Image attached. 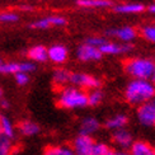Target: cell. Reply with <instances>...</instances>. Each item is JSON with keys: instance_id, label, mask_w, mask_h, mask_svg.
I'll return each instance as SVG.
<instances>
[{"instance_id": "6da1fadb", "label": "cell", "mask_w": 155, "mask_h": 155, "mask_svg": "<svg viewBox=\"0 0 155 155\" xmlns=\"http://www.w3.org/2000/svg\"><path fill=\"white\" fill-rule=\"evenodd\" d=\"M124 97L128 104L139 107L155 97V83L151 80L132 79L127 83Z\"/></svg>"}, {"instance_id": "7a4b0ae2", "label": "cell", "mask_w": 155, "mask_h": 155, "mask_svg": "<svg viewBox=\"0 0 155 155\" xmlns=\"http://www.w3.org/2000/svg\"><path fill=\"white\" fill-rule=\"evenodd\" d=\"M57 106L68 111L83 109L88 107V92L74 85H68L57 90Z\"/></svg>"}, {"instance_id": "3957f363", "label": "cell", "mask_w": 155, "mask_h": 155, "mask_svg": "<svg viewBox=\"0 0 155 155\" xmlns=\"http://www.w3.org/2000/svg\"><path fill=\"white\" fill-rule=\"evenodd\" d=\"M124 69L132 79L151 80L155 83V61L149 57H131L124 62Z\"/></svg>"}, {"instance_id": "277c9868", "label": "cell", "mask_w": 155, "mask_h": 155, "mask_svg": "<svg viewBox=\"0 0 155 155\" xmlns=\"http://www.w3.org/2000/svg\"><path fill=\"white\" fill-rule=\"evenodd\" d=\"M70 85L78 87L85 92L93 89H99L102 85V81L99 78H97L92 74L88 73H81V71H71V76H70Z\"/></svg>"}, {"instance_id": "5b68a950", "label": "cell", "mask_w": 155, "mask_h": 155, "mask_svg": "<svg viewBox=\"0 0 155 155\" xmlns=\"http://www.w3.org/2000/svg\"><path fill=\"white\" fill-rule=\"evenodd\" d=\"M136 120L144 127H155V97L137 107Z\"/></svg>"}, {"instance_id": "8992f818", "label": "cell", "mask_w": 155, "mask_h": 155, "mask_svg": "<svg viewBox=\"0 0 155 155\" xmlns=\"http://www.w3.org/2000/svg\"><path fill=\"white\" fill-rule=\"evenodd\" d=\"M36 70L35 62L32 61H9L0 64V74L2 75H15L17 73L31 74Z\"/></svg>"}, {"instance_id": "52a82bcc", "label": "cell", "mask_w": 155, "mask_h": 155, "mask_svg": "<svg viewBox=\"0 0 155 155\" xmlns=\"http://www.w3.org/2000/svg\"><path fill=\"white\" fill-rule=\"evenodd\" d=\"M95 140L93 136L79 134L75 139L71 141V149L75 155H93V146Z\"/></svg>"}, {"instance_id": "ba28073f", "label": "cell", "mask_w": 155, "mask_h": 155, "mask_svg": "<svg viewBox=\"0 0 155 155\" xmlns=\"http://www.w3.org/2000/svg\"><path fill=\"white\" fill-rule=\"evenodd\" d=\"M106 35L108 37L116 38V40H118L122 43H131L132 41L136 40V37L139 36V32L136 28L131 27V25H124V27L107 29Z\"/></svg>"}, {"instance_id": "9c48e42d", "label": "cell", "mask_w": 155, "mask_h": 155, "mask_svg": "<svg viewBox=\"0 0 155 155\" xmlns=\"http://www.w3.org/2000/svg\"><path fill=\"white\" fill-rule=\"evenodd\" d=\"M76 57L81 62H90V61H98L103 57V54L99 48L90 46L88 43H81L76 50Z\"/></svg>"}, {"instance_id": "30bf717a", "label": "cell", "mask_w": 155, "mask_h": 155, "mask_svg": "<svg viewBox=\"0 0 155 155\" xmlns=\"http://www.w3.org/2000/svg\"><path fill=\"white\" fill-rule=\"evenodd\" d=\"M66 23H68V21L65 17L50 15V17H45V18L37 19V21L32 22L29 24V27L33 29H48L51 27H64V25H66Z\"/></svg>"}, {"instance_id": "8fae6325", "label": "cell", "mask_w": 155, "mask_h": 155, "mask_svg": "<svg viewBox=\"0 0 155 155\" xmlns=\"http://www.w3.org/2000/svg\"><path fill=\"white\" fill-rule=\"evenodd\" d=\"M134 46L131 43H122V42H113V41H106L104 45L99 47V51L103 55H125L131 52Z\"/></svg>"}, {"instance_id": "7c38bea8", "label": "cell", "mask_w": 155, "mask_h": 155, "mask_svg": "<svg viewBox=\"0 0 155 155\" xmlns=\"http://www.w3.org/2000/svg\"><path fill=\"white\" fill-rule=\"evenodd\" d=\"M112 144L117 147L118 150H127L130 149L132 143H134V136L132 134L127 130V128H122L112 132Z\"/></svg>"}, {"instance_id": "4fadbf2b", "label": "cell", "mask_w": 155, "mask_h": 155, "mask_svg": "<svg viewBox=\"0 0 155 155\" xmlns=\"http://www.w3.org/2000/svg\"><path fill=\"white\" fill-rule=\"evenodd\" d=\"M47 59L56 64V65H62L65 64L69 59V51L66 48V46L64 45H52L51 47L47 48Z\"/></svg>"}, {"instance_id": "5bb4252c", "label": "cell", "mask_w": 155, "mask_h": 155, "mask_svg": "<svg viewBox=\"0 0 155 155\" xmlns=\"http://www.w3.org/2000/svg\"><path fill=\"white\" fill-rule=\"evenodd\" d=\"M101 128H102L101 121L97 117H93V116H87V117L81 118L79 122V134L81 135L94 136Z\"/></svg>"}, {"instance_id": "9a60e30c", "label": "cell", "mask_w": 155, "mask_h": 155, "mask_svg": "<svg viewBox=\"0 0 155 155\" xmlns=\"http://www.w3.org/2000/svg\"><path fill=\"white\" fill-rule=\"evenodd\" d=\"M15 126H17V134H19L23 137H33L41 132L40 125L32 120H23L18 122V125Z\"/></svg>"}, {"instance_id": "2e32d148", "label": "cell", "mask_w": 155, "mask_h": 155, "mask_svg": "<svg viewBox=\"0 0 155 155\" xmlns=\"http://www.w3.org/2000/svg\"><path fill=\"white\" fill-rule=\"evenodd\" d=\"M128 116L126 113H114L112 116L104 121V126L107 130L109 131H117V130H122V128H126L128 125Z\"/></svg>"}, {"instance_id": "e0dca14e", "label": "cell", "mask_w": 155, "mask_h": 155, "mask_svg": "<svg viewBox=\"0 0 155 155\" xmlns=\"http://www.w3.org/2000/svg\"><path fill=\"white\" fill-rule=\"evenodd\" d=\"M70 76L71 71L65 68H57L52 71V85L59 90L64 87L70 85Z\"/></svg>"}, {"instance_id": "ac0fdd59", "label": "cell", "mask_w": 155, "mask_h": 155, "mask_svg": "<svg viewBox=\"0 0 155 155\" xmlns=\"http://www.w3.org/2000/svg\"><path fill=\"white\" fill-rule=\"evenodd\" d=\"M130 151L132 155H155V146L145 140H135Z\"/></svg>"}, {"instance_id": "d6986e66", "label": "cell", "mask_w": 155, "mask_h": 155, "mask_svg": "<svg viewBox=\"0 0 155 155\" xmlns=\"http://www.w3.org/2000/svg\"><path fill=\"white\" fill-rule=\"evenodd\" d=\"M146 8L141 3H126V4H118L113 6V10L118 14H139L143 13Z\"/></svg>"}, {"instance_id": "ffe728a7", "label": "cell", "mask_w": 155, "mask_h": 155, "mask_svg": "<svg viewBox=\"0 0 155 155\" xmlns=\"http://www.w3.org/2000/svg\"><path fill=\"white\" fill-rule=\"evenodd\" d=\"M0 135L8 137L10 140H15L17 137V126L13 124V121L5 116L0 117Z\"/></svg>"}, {"instance_id": "44dd1931", "label": "cell", "mask_w": 155, "mask_h": 155, "mask_svg": "<svg viewBox=\"0 0 155 155\" xmlns=\"http://www.w3.org/2000/svg\"><path fill=\"white\" fill-rule=\"evenodd\" d=\"M27 57L32 62H45L47 61V48L42 45H36L27 51Z\"/></svg>"}, {"instance_id": "7402d4cb", "label": "cell", "mask_w": 155, "mask_h": 155, "mask_svg": "<svg viewBox=\"0 0 155 155\" xmlns=\"http://www.w3.org/2000/svg\"><path fill=\"white\" fill-rule=\"evenodd\" d=\"M42 155H75L71 146L68 144H54L45 147Z\"/></svg>"}, {"instance_id": "603a6c76", "label": "cell", "mask_w": 155, "mask_h": 155, "mask_svg": "<svg viewBox=\"0 0 155 155\" xmlns=\"http://www.w3.org/2000/svg\"><path fill=\"white\" fill-rule=\"evenodd\" d=\"M78 5L81 8H111L113 3L111 0H78Z\"/></svg>"}, {"instance_id": "cb8c5ba5", "label": "cell", "mask_w": 155, "mask_h": 155, "mask_svg": "<svg viewBox=\"0 0 155 155\" xmlns=\"http://www.w3.org/2000/svg\"><path fill=\"white\" fill-rule=\"evenodd\" d=\"M15 150L14 140L0 135V155H13Z\"/></svg>"}, {"instance_id": "d4e9b609", "label": "cell", "mask_w": 155, "mask_h": 155, "mask_svg": "<svg viewBox=\"0 0 155 155\" xmlns=\"http://www.w3.org/2000/svg\"><path fill=\"white\" fill-rule=\"evenodd\" d=\"M104 99V94L99 89H93V90H89L88 92V106L89 107H97L99 106L101 103Z\"/></svg>"}, {"instance_id": "484cf974", "label": "cell", "mask_w": 155, "mask_h": 155, "mask_svg": "<svg viewBox=\"0 0 155 155\" xmlns=\"http://www.w3.org/2000/svg\"><path fill=\"white\" fill-rule=\"evenodd\" d=\"M140 35L143 36L146 41L155 43V24H146L140 29Z\"/></svg>"}, {"instance_id": "4316f807", "label": "cell", "mask_w": 155, "mask_h": 155, "mask_svg": "<svg viewBox=\"0 0 155 155\" xmlns=\"http://www.w3.org/2000/svg\"><path fill=\"white\" fill-rule=\"evenodd\" d=\"M111 149V146H109L107 143L104 141H97L94 143V146H93V155H104L107 154Z\"/></svg>"}, {"instance_id": "83f0119b", "label": "cell", "mask_w": 155, "mask_h": 155, "mask_svg": "<svg viewBox=\"0 0 155 155\" xmlns=\"http://www.w3.org/2000/svg\"><path fill=\"white\" fill-rule=\"evenodd\" d=\"M19 21V15L15 12H2L0 13V22L2 23H15Z\"/></svg>"}, {"instance_id": "f1b7e54d", "label": "cell", "mask_w": 155, "mask_h": 155, "mask_svg": "<svg viewBox=\"0 0 155 155\" xmlns=\"http://www.w3.org/2000/svg\"><path fill=\"white\" fill-rule=\"evenodd\" d=\"M106 41H107L106 37H102V36H92V37H88V38H87L85 43L90 45V46H93V47L99 48L102 45L106 43Z\"/></svg>"}, {"instance_id": "f546056e", "label": "cell", "mask_w": 155, "mask_h": 155, "mask_svg": "<svg viewBox=\"0 0 155 155\" xmlns=\"http://www.w3.org/2000/svg\"><path fill=\"white\" fill-rule=\"evenodd\" d=\"M14 80L19 87H24L29 83L31 78H29V74H27V73H17L14 75Z\"/></svg>"}, {"instance_id": "4dcf8cb0", "label": "cell", "mask_w": 155, "mask_h": 155, "mask_svg": "<svg viewBox=\"0 0 155 155\" xmlns=\"http://www.w3.org/2000/svg\"><path fill=\"white\" fill-rule=\"evenodd\" d=\"M0 108L2 109H8L9 108V102L6 99H4V98H2L0 99Z\"/></svg>"}, {"instance_id": "1f68e13d", "label": "cell", "mask_w": 155, "mask_h": 155, "mask_svg": "<svg viewBox=\"0 0 155 155\" xmlns=\"http://www.w3.org/2000/svg\"><path fill=\"white\" fill-rule=\"evenodd\" d=\"M114 155H132L130 149H127V150H114Z\"/></svg>"}, {"instance_id": "d6a6232c", "label": "cell", "mask_w": 155, "mask_h": 155, "mask_svg": "<svg viewBox=\"0 0 155 155\" xmlns=\"http://www.w3.org/2000/svg\"><path fill=\"white\" fill-rule=\"evenodd\" d=\"M147 10H149V13H151V14H155V4H151L149 8H147Z\"/></svg>"}, {"instance_id": "836d02e7", "label": "cell", "mask_w": 155, "mask_h": 155, "mask_svg": "<svg viewBox=\"0 0 155 155\" xmlns=\"http://www.w3.org/2000/svg\"><path fill=\"white\" fill-rule=\"evenodd\" d=\"M104 155H114V150L112 149V150H109L107 154H104Z\"/></svg>"}, {"instance_id": "e575fe53", "label": "cell", "mask_w": 155, "mask_h": 155, "mask_svg": "<svg viewBox=\"0 0 155 155\" xmlns=\"http://www.w3.org/2000/svg\"><path fill=\"white\" fill-rule=\"evenodd\" d=\"M2 98H3V89L0 88V99H2Z\"/></svg>"}, {"instance_id": "d590c367", "label": "cell", "mask_w": 155, "mask_h": 155, "mask_svg": "<svg viewBox=\"0 0 155 155\" xmlns=\"http://www.w3.org/2000/svg\"><path fill=\"white\" fill-rule=\"evenodd\" d=\"M2 62H3V60H2V59H0V64H2Z\"/></svg>"}, {"instance_id": "8d00e7d4", "label": "cell", "mask_w": 155, "mask_h": 155, "mask_svg": "<svg viewBox=\"0 0 155 155\" xmlns=\"http://www.w3.org/2000/svg\"><path fill=\"white\" fill-rule=\"evenodd\" d=\"M0 117H2V112H0Z\"/></svg>"}, {"instance_id": "74e56055", "label": "cell", "mask_w": 155, "mask_h": 155, "mask_svg": "<svg viewBox=\"0 0 155 155\" xmlns=\"http://www.w3.org/2000/svg\"><path fill=\"white\" fill-rule=\"evenodd\" d=\"M76 2H78V0H76Z\"/></svg>"}]
</instances>
